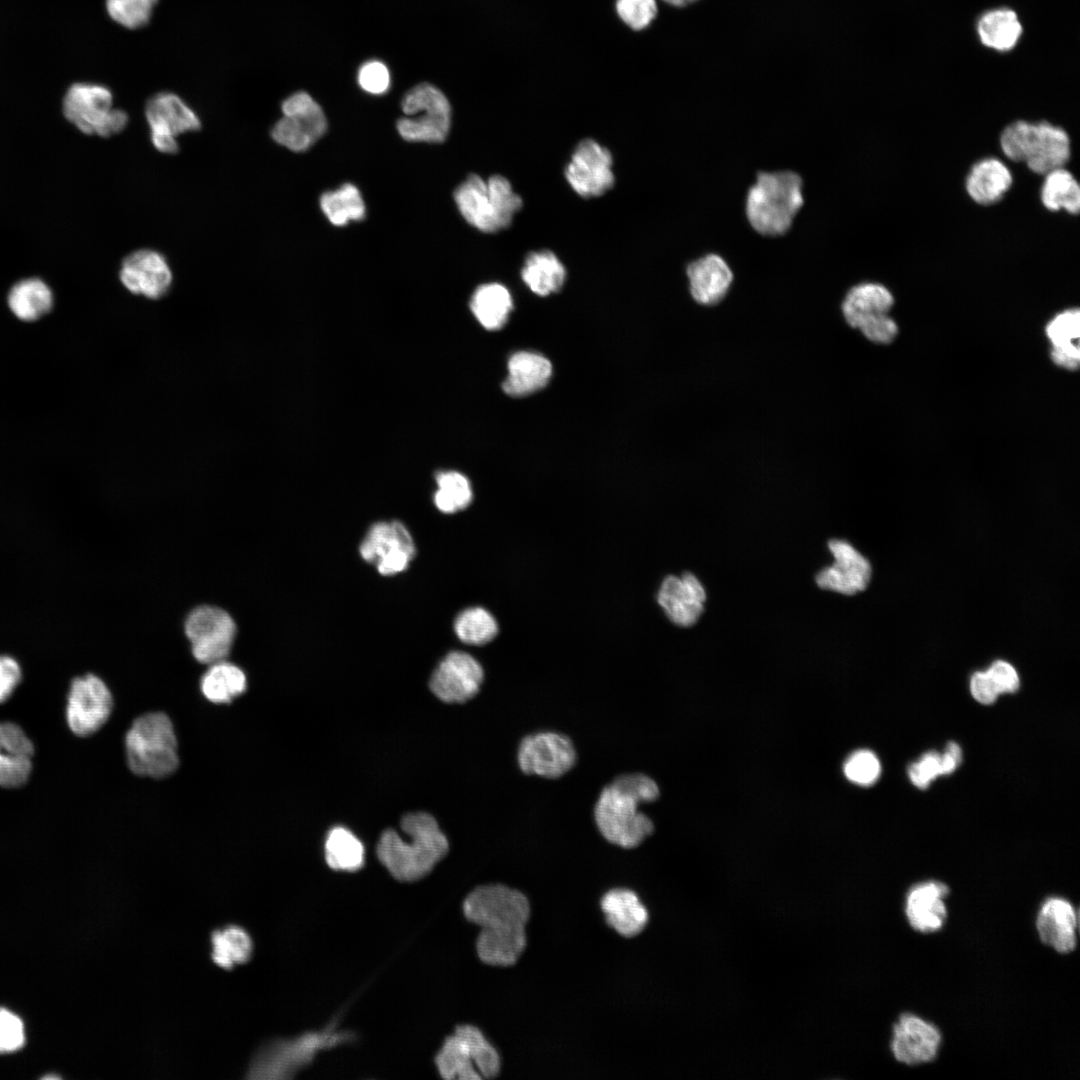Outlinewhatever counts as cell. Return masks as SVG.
I'll return each mask as SVG.
<instances>
[{
	"label": "cell",
	"instance_id": "obj_1",
	"mask_svg": "<svg viewBox=\"0 0 1080 1080\" xmlns=\"http://www.w3.org/2000/svg\"><path fill=\"white\" fill-rule=\"evenodd\" d=\"M465 917L481 931L479 958L493 966H511L526 947L525 925L530 906L520 891L501 884L477 887L464 900Z\"/></svg>",
	"mask_w": 1080,
	"mask_h": 1080
},
{
	"label": "cell",
	"instance_id": "obj_2",
	"mask_svg": "<svg viewBox=\"0 0 1080 1080\" xmlns=\"http://www.w3.org/2000/svg\"><path fill=\"white\" fill-rule=\"evenodd\" d=\"M657 783L642 773L617 776L599 794L594 821L600 834L621 848L638 847L654 832L653 821L640 810L641 804L658 799Z\"/></svg>",
	"mask_w": 1080,
	"mask_h": 1080
},
{
	"label": "cell",
	"instance_id": "obj_3",
	"mask_svg": "<svg viewBox=\"0 0 1080 1080\" xmlns=\"http://www.w3.org/2000/svg\"><path fill=\"white\" fill-rule=\"evenodd\" d=\"M400 827L407 839L394 829L385 830L376 846L377 857L395 879L416 881L446 855L449 843L436 819L426 812L405 814Z\"/></svg>",
	"mask_w": 1080,
	"mask_h": 1080
},
{
	"label": "cell",
	"instance_id": "obj_4",
	"mask_svg": "<svg viewBox=\"0 0 1080 1080\" xmlns=\"http://www.w3.org/2000/svg\"><path fill=\"white\" fill-rule=\"evenodd\" d=\"M802 188L801 177L793 171L760 172L745 201L751 227L764 236L785 234L803 205Z\"/></svg>",
	"mask_w": 1080,
	"mask_h": 1080
},
{
	"label": "cell",
	"instance_id": "obj_5",
	"mask_svg": "<svg viewBox=\"0 0 1080 1080\" xmlns=\"http://www.w3.org/2000/svg\"><path fill=\"white\" fill-rule=\"evenodd\" d=\"M1000 147L1008 159L1025 163L1038 175L1064 167L1071 155L1068 133L1047 121L1010 123L1001 132Z\"/></svg>",
	"mask_w": 1080,
	"mask_h": 1080
},
{
	"label": "cell",
	"instance_id": "obj_6",
	"mask_svg": "<svg viewBox=\"0 0 1080 1080\" xmlns=\"http://www.w3.org/2000/svg\"><path fill=\"white\" fill-rule=\"evenodd\" d=\"M127 763L139 776L160 779L178 767L177 739L170 718L162 712L138 717L125 736Z\"/></svg>",
	"mask_w": 1080,
	"mask_h": 1080
},
{
	"label": "cell",
	"instance_id": "obj_7",
	"mask_svg": "<svg viewBox=\"0 0 1080 1080\" xmlns=\"http://www.w3.org/2000/svg\"><path fill=\"white\" fill-rule=\"evenodd\" d=\"M454 198L463 218L485 233L508 227L522 207L521 197L501 175H493L487 181L469 175L455 190Z\"/></svg>",
	"mask_w": 1080,
	"mask_h": 1080
},
{
	"label": "cell",
	"instance_id": "obj_8",
	"mask_svg": "<svg viewBox=\"0 0 1080 1080\" xmlns=\"http://www.w3.org/2000/svg\"><path fill=\"white\" fill-rule=\"evenodd\" d=\"M440 1075L448 1080L494 1078L500 1072L498 1052L475 1026L460 1025L435 1058Z\"/></svg>",
	"mask_w": 1080,
	"mask_h": 1080
},
{
	"label": "cell",
	"instance_id": "obj_9",
	"mask_svg": "<svg viewBox=\"0 0 1080 1080\" xmlns=\"http://www.w3.org/2000/svg\"><path fill=\"white\" fill-rule=\"evenodd\" d=\"M346 1039L345 1034L325 1031L307 1033L287 1040L264 1044L253 1056L248 1067L250 1079H287L308 1064L317 1051Z\"/></svg>",
	"mask_w": 1080,
	"mask_h": 1080
},
{
	"label": "cell",
	"instance_id": "obj_10",
	"mask_svg": "<svg viewBox=\"0 0 1080 1080\" xmlns=\"http://www.w3.org/2000/svg\"><path fill=\"white\" fill-rule=\"evenodd\" d=\"M405 116L398 120L397 129L407 141L439 143L450 129L451 109L446 96L435 86L421 83L409 90L402 99Z\"/></svg>",
	"mask_w": 1080,
	"mask_h": 1080
},
{
	"label": "cell",
	"instance_id": "obj_11",
	"mask_svg": "<svg viewBox=\"0 0 1080 1080\" xmlns=\"http://www.w3.org/2000/svg\"><path fill=\"white\" fill-rule=\"evenodd\" d=\"M184 632L193 657L210 665L225 660L233 647L237 626L223 608L200 605L193 608L184 621Z\"/></svg>",
	"mask_w": 1080,
	"mask_h": 1080
},
{
	"label": "cell",
	"instance_id": "obj_12",
	"mask_svg": "<svg viewBox=\"0 0 1080 1080\" xmlns=\"http://www.w3.org/2000/svg\"><path fill=\"white\" fill-rule=\"evenodd\" d=\"M281 109L283 117L273 125L271 137L293 152L307 150L327 129L320 105L304 91L287 97Z\"/></svg>",
	"mask_w": 1080,
	"mask_h": 1080
},
{
	"label": "cell",
	"instance_id": "obj_13",
	"mask_svg": "<svg viewBox=\"0 0 1080 1080\" xmlns=\"http://www.w3.org/2000/svg\"><path fill=\"white\" fill-rule=\"evenodd\" d=\"M577 753L571 739L554 731H541L522 738L517 763L526 775L557 779L576 764Z\"/></svg>",
	"mask_w": 1080,
	"mask_h": 1080
},
{
	"label": "cell",
	"instance_id": "obj_14",
	"mask_svg": "<svg viewBox=\"0 0 1080 1080\" xmlns=\"http://www.w3.org/2000/svg\"><path fill=\"white\" fill-rule=\"evenodd\" d=\"M359 551L361 557L374 564L384 576L403 572L416 555L408 529L396 520L373 524L362 540Z\"/></svg>",
	"mask_w": 1080,
	"mask_h": 1080
},
{
	"label": "cell",
	"instance_id": "obj_15",
	"mask_svg": "<svg viewBox=\"0 0 1080 1080\" xmlns=\"http://www.w3.org/2000/svg\"><path fill=\"white\" fill-rule=\"evenodd\" d=\"M112 707V694L101 678L86 674L72 680L66 716L74 734L89 736L95 733L108 720Z\"/></svg>",
	"mask_w": 1080,
	"mask_h": 1080
},
{
	"label": "cell",
	"instance_id": "obj_16",
	"mask_svg": "<svg viewBox=\"0 0 1080 1080\" xmlns=\"http://www.w3.org/2000/svg\"><path fill=\"white\" fill-rule=\"evenodd\" d=\"M484 681L480 662L464 651L449 652L429 681L432 693L445 703H464L475 697Z\"/></svg>",
	"mask_w": 1080,
	"mask_h": 1080
},
{
	"label": "cell",
	"instance_id": "obj_17",
	"mask_svg": "<svg viewBox=\"0 0 1080 1080\" xmlns=\"http://www.w3.org/2000/svg\"><path fill=\"white\" fill-rule=\"evenodd\" d=\"M610 151L593 139L582 140L565 169L571 188L581 197H598L615 182Z\"/></svg>",
	"mask_w": 1080,
	"mask_h": 1080
},
{
	"label": "cell",
	"instance_id": "obj_18",
	"mask_svg": "<svg viewBox=\"0 0 1080 1080\" xmlns=\"http://www.w3.org/2000/svg\"><path fill=\"white\" fill-rule=\"evenodd\" d=\"M113 108L112 91L99 83L75 82L62 99L64 118L85 135L99 136Z\"/></svg>",
	"mask_w": 1080,
	"mask_h": 1080
},
{
	"label": "cell",
	"instance_id": "obj_19",
	"mask_svg": "<svg viewBox=\"0 0 1080 1080\" xmlns=\"http://www.w3.org/2000/svg\"><path fill=\"white\" fill-rule=\"evenodd\" d=\"M119 279L131 294L159 300L168 294L173 274L163 254L142 248L131 252L122 260Z\"/></svg>",
	"mask_w": 1080,
	"mask_h": 1080
},
{
	"label": "cell",
	"instance_id": "obj_20",
	"mask_svg": "<svg viewBox=\"0 0 1080 1080\" xmlns=\"http://www.w3.org/2000/svg\"><path fill=\"white\" fill-rule=\"evenodd\" d=\"M828 547L835 561L817 574V585L822 589L846 595L863 591L871 579L872 568L869 561L844 540L832 539L828 542Z\"/></svg>",
	"mask_w": 1080,
	"mask_h": 1080
},
{
	"label": "cell",
	"instance_id": "obj_21",
	"mask_svg": "<svg viewBox=\"0 0 1080 1080\" xmlns=\"http://www.w3.org/2000/svg\"><path fill=\"white\" fill-rule=\"evenodd\" d=\"M706 593L697 577L684 572L681 576H666L657 590L656 602L670 622L690 627L704 610Z\"/></svg>",
	"mask_w": 1080,
	"mask_h": 1080
},
{
	"label": "cell",
	"instance_id": "obj_22",
	"mask_svg": "<svg viewBox=\"0 0 1080 1080\" xmlns=\"http://www.w3.org/2000/svg\"><path fill=\"white\" fill-rule=\"evenodd\" d=\"M941 1041V1033L934 1024L904 1013L893 1027L891 1050L899 1062L918 1065L936 1057Z\"/></svg>",
	"mask_w": 1080,
	"mask_h": 1080
},
{
	"label": "cell",
	"instance_id": "obj_23",
	"mask_svg": "<svg viewBox=\"0 0 1080 1080\" xmlns=\"http://www.w3.org/2000/svg\"><path fill=\"white\" fill-rule=\"evenodd\" d=\"M144 114L150 136L177 138L181 134L201 128L200 118L195 111L172 92H159L151 96L145 104Z\"/></svg>",
	"mask_w": 1080,
	"mask_h": 1080
},
{
	"label": "cell",
	"instance_id": "obj_24",
	"mask_svg": "<svg viewBox=\"0 0 1080 1080\" xmlns=\"http://www.w3.org/2000/svg\"><path fill=\"white\" fill-rule=\"evenodd\" d=\"M693 300L704 306L719 304L728 294L734 275L726 260L709 253L690 262L686 269Z\"/></svg>",
	"mask_w": 1080,
	"mask_h": 1080
},
{
	"label": "cell",
	"instance_id": "obj_25",
	"mask_svg": "<svg viewBox=\"0 0 1080 1080\" xmlns=\"http://www.w3.org/2000/svg\"><path fill=\"white\" fill-rule=\"evenodd\" d=\"M949 893L940 881L921 882L910 888L906 896V916L915 930L932 933L942 928L947 917L945 898Z\"/></svg>",
	"mask_w": 1080,
	"mask_h": 1080
},
{
	"label": "cell",
	"instance_id": "obj_26",
	"mask_svg": "<svg viewBox=\"0 0 1080 1080\" xmlns=\"http://www.w3.org/2000/svg\"><path fill=\"white\" fill-rule=\"evenodd\" d=\"M1041 941L1059 953L1072 952L1077 944V913L1073 905L1061 897L1044 901L1036 918Z\"/></svg>",
	"mask_w": 1080,
	"mask_h": 1080
},
{
	"label": "cell",
	"instance_id": "obj_27",
	"mask_svg": "<svg viewBox=\"0 0 1080 1080\" xmlns=\"http://www.w3.org/2000/svg\"><path fill=\"white\" fill-rule=\"evenodd\" d=\"M33 752L32 742L18 725L0 723V786L16 788L26 783Z\"/></svg>",
	"mask_w": 1080,
	"mask_h": 1080
},
{
	"label": "cell",
	"instance_id": "obj_28",
	"mask_svg": "<svg viewBox=\"0 0 1080 1080\" xmlns=\"http://www.w3.org/2000/svg\"><path fill=\"white\" fill-rule=\"evenodd\" d=\"M600 904L607 924L621 936H636L647 925L648 911L638 895L630 889L609 890Z\"/></svg>",
	"mask_w": 1080,
	"mask_h": 1080
},
{
	"label": "cell",
	"instance_id": "obj_29",
	"mask_svg": "<svg viewBox=\"0 0 1080 1080\" xmlns=\"http://www.w3.org/2000/svg\"><path fill=\"white\" fill-rule=\"evenodd\" d=\"M1012 183V173L1007 165L998 158L988 157L970 168L965 188L974 202L988 206L1001 200Z\"/></svg>",
	"mask_w": 1080,
	"mask_h": 1080
},
{
	"label": "cell",
	"instance_id": "obj_30",
	"mask_svg": "<svg viewBox=\"0 0 1080 1080\" xmlns=\"http://www.w3.org/2000/svg\"><path fill=\"white\" fill-rule=\"evenodd\" d=\"M508 375L503 390L512 397H523L542 389L552 374V365L543 355L520 351L508 361Z\"/></svg>",
	"mask_w": 1080,
	"mask_h": 1080
},
{
	"label": "cell",
	"instance_id": "obj_31",
	"mask_svg": "<svg viewBox=\"0 0 1080 1080\" xmlns=\"http://www.w3.org/2000/svg\"><path fill=\"white\" fill-rule=\"evenodd\" d=\"M893 304V295L884 285L863 282L848 290L841 311L847 324L857 329L867 319L888 314Z\"/></svg>",
	"mask_w": 1080,
	"mask_h": 1080
},
{
	"label": "cell",
	"instance_id": "obj_32",
	"mask_svg": "<svg viewBox=\"0 0 1080 1080\" xmlns=\"http://www.w3.org/2000/svg\"><path fill=\"white\" fill-rule=\"evenodd\" d=\"M976 30L984 46L1005 52L1016 46L1023 27L1014 10L1001 7L983 13L977 20Z\"/></svg>",
	"mask_w": 1080,
	"mask_h": 1080
},
{
	"label": "cell",
	"instance_id": "obj_33",
	"mask_svg": "<svg viewBox=\"0 0 1080 1080\" xmlns=\"http://www.w3.org/2000/svg\"><path fill=\"white\" fill-rule=\"evenodd\" d=\"M208 666L201 677L200 688L210 702L227 704L246 691L247 676L238 665L225 659Z\"/></svg>",
	"mask_w": 1080,
	"mask_h": 1080
},
{
	"label": "cell",
	"instance_id": "obj_34",
	"mask_svg": "<svg viewBox=\"0 0 1080 1080\" xmlns=\"http://www.w3.org/2000/svg\"><path fill=\"white\" fill-rule=\"evenodd\" d=\"M521 277L533 293L547 296L561 289L566 279V270L552 251L540 250L527 255Z\"/></svg>",
	"mask_w": 1080,
	"mask_h": 1080
},
{
	"label": "cell",
	"instance_id": "obj_35",
	"mask_svg": "<svg viewBox=\"0 0 1080 1080\" xmlns=\"http://www.w3.org/2000/svg\"><path fill=\"white\" fill-rule=\"evenodd\" d=\"M12 313L24 321L37 320L53 307V292L40 278L30 277L16 282L8 293Z\"/></svg>",
	"mask_w": 1080,
	"mask_h": 1080
},
{
	"label": "cell",
	"instance_id": "obj_36",
	"mask_svg": "<svg viewBox=\"0 0 1080 1080\" xmlns=\"http://www.w3.org/2000/svg\"><path fill=\"white\" fill-rule=\"evenodd\" d=\"M470 307L484 328L497 330L506 323L513 308V301L505 286L499 283H487L475 290Z\"/></svg>",
	"mask_w": 1080,
	"mask_h": 1080
},
{
	"label": "cell",
	"instance_id": "obj_37",
	"mask_svg": "<svg viewBox=\"0 0 1080 1080\" xmlns=\"http://www.w3.org/2000/svg\"><path fill=\"white\" fill-rule=\"evenodd\" d=\"M1043 176L1040 198L1044 207L1053 212L1065 210L1069 214H1078L1080 186L1073 174L1060 167Z\"/></svg>",
	"mask_w": 1080,
	"mask_h": 1080
},
{
	"label": "cell",
	"instance_id": "obj_38",
	"mask_svg": "<svg viewBox=\"0 0 1080 1080\" xmlns=\"http://www.w3.org/2000/svg\"><path fill=\"white\" fill-rule=\"evenodd\" d=\"M325 860L336 871L355 872L364 865L362 842L347 828L337 826L329 831L325 845Z\"/></svg>",
	"mask_w": 1080,
	"mask_h": 1080
},
{
	"label": "cell",
	"instance_id": "obj_39",
	"mask_svg": "<svg viewBox=\"0 0 1080 1080\" xmlns=\"http://www.w3.org/2000/svg\"><path fill=\"white\" fill-rule=\"evenodd\" d=\"M212 959L220 967L233 968L249 960L253 942L248 932L235 925L217 929L211 936Z\"/></svg>",
	"mask_w": 1080,
	"mask_h": 1080
},
{
	"label": "cell",
	"instance_id": "obj_40",
	"mask_svg": "<svg viewBox=\"0 0 1080 1080\" xmlns=\"http://www.w3.org/2000/svg\"><path fill=\"white\" fill-rule=\"evenodd\" d=\"M454 631L461 642L483 646L498 636L499 624L489 610L475 606L464 609L456 616Z\"/></svg>",
	"mask_w": 1080,
	"mask_h": 1080
},
{
	"label": "cell",
	"instance_id": "obj_41",
	"mask_svg": "<svg viewBox=\"0 0 1080 1080\" xmlns=\"http://www.w3.org/2000/svg\"><path fill=\"white\" fill-rule=\"evenodd\" d=\"M320 206L328 220L336 226L358 221L365 216V204L356 186L350 183L322 194Z\"/></svg>",
	"mask_w": 1080,
	"mask_h": 1080
},
{
	"label": "cell",
	"instance_id": "obj_42",
	"mask_svg": "<svg viewBox=\"0 0 1080 1080\" xmlns=\"http://www.w3.org/2000/svg\"><path fill=\"white\" fill-rule=\"evenodd\" d=\"M436 482L438 489L434 494V503L441 512L457 513L465 510L472 503V486L462 473L440 472L436 476Z\"/></svg>",
	"mask_w": 1080,
	"mask_h": 1080
},
{
	"label": "cell",
	"instance_id": "obj_43",
	"mask_svg": "<svg viewBox=\"0 0 1080 1080\" xmlns=\"http://www.w3.org/2000/svg\"><path fill=\"white\" fill-rule=\"evenodd\" d=\"M158 0H105L109 17L126 29H139L150 21Z\"/></svg>",
	"mask_w": 1080,
	"mask_h": 1080
},
{
	"label": "cell",
	"instance_id": "obj_44",
	"mask_svg": "<svg viewBox=\"0 0 1080 1080\" xmlns=\"http://www.w3.org/2000/svg\"><path fill=\"white\" fill-rule=\"evenodd\" d=\"M844 774L846 778L858 785L868 786L877 781L881 772V765L877 756L869 750H857L845 761Z\"/></svg>",
	"mask_w": 1080,
	"mask_h": 1080
},
{
	"label": "cell",
	"instance_id": "obj_45",
	"mask_svg": "<svg viewBox=\"0 0 1080 1080\" xmlns=\"http://www.w3.org/2000/svg\"><path fill=\"white\" fill-rule=\"evenodd\" d=\"M615 10L619 19L631 30L646 29L656 18V0H616Z\"/></svg>",
	"mask_w": 1080,
	"mask_h": 1080
},
{
	"label": "cell",
	"instance_id": "obj_46",
	"mask_svg": "<svg viewBox=\"0 0 1080 1080\" xmlns=\"http://www.w3.org/2000/svg\"><path fill=\"white\" fill-rule=\"evenodd\" d=\"M1080 312L1077 308L1069 309L1056 315L1047 325L1046 333L1053 345L1078 343L1080 334Z\"/></svg>",
	"mask_w": 1080,
	"mask_h": 1080
},
{
	"label": "cell",
	"instance_id": "obj_47",
	"mask_svg": "<svg viewBox=\"0 0 1080 1080\" xmlns=\"http://www.w3.org/2000/svg\"><path fill=\"white\" fill-rule=\"evenodd\" d=\"M360 87L371 94H382L390 86V73L386 65L372 60L364 63L358 72Z\"/></svg>",
	"mask_w": 1080,
	"mask_h": 1080
},
{
	"label": "cell",
	"instance_id": "obj_48",
	"mask_svg": "<svg viewBox=\"0 0 1080 1080\" xmlns=\"http://www.w3.org/2000/svg\"><path fill=\"white\" fill-rule=\"evenodd\" d=\"M22 1021L6 1009H0V1052H12L24 1044Z\"/></svg>",
	"mask_w": 1080,
	"mask_h": 1080
},
{
	"label": "cell",
	"instance_id": "obj_49",
	"mask_svg": "<svg viewBox=\"0 0 1080 1080\" xmlns=\"http://www.w3.org/2000/svg\"><path fill=\"white\" fill-rule=\"evenodd\" d=\"M940 762L941 755L937 752L925 753L918 762L911 764L908 768L912 783L920 789L927 788L933 779L941 775Z\"/></svg>",
	"mask_w": 1080,
	"mask_h": 1080
},
{
	"label": "cell",
	"instance_id": "obj_50",
	"mask_svg": "<svg viewBox=\"0 0 1080 1080\" xmlns=\"http://www.w3.org/2000/svg\"><path fill=\"white\" fill-rule=\"evenodd\" d=\"M871 342L888 344L897 335V325L888 314L872 317L857 328Z\"/></svg>",
	"mask_w": 1080,
	"mask_h": 1080
},
{
	"label": "cell",
	"instance_id": "obj_51",
	"mask_svg": "<svg viewBox=\"0 0 1080 1080\" xmlns=\"http://www.w3.org/2000/svg\"><path fill=\"white\" fill-rule=\"evenodd\" d=\"M999 694L1014 693L1018 690L1020 679L1016 669L1008 662L997 660L986 670Z\"/></svg>",
	"mask_w": 1080,
	"mask_h": 1080
},
{
	"label": "cell",
	"instance_id": "obj_52",
	"mask_svg": "<svg viewBox=\"0 0 1080 1080\" xmlns=\"http://www.w3.org/2000/svg\"><path fill=\"white\" fill-rule=\"evenodd\" d=\"M18 662L11 656L0 655V703L6 701L21 680Z\"/></svg>",
	"mask_w": 1080,
	"mask_h": 1080
},
{
	"label": "cell",
	"instance_id": "obj_53",
	"mask_svg": "<svg viewBox=\"0 0 1080 1080\" xmlns=\"http://www.w3.org/2000/svg\"><path fill=\"white\" fill-rule=\"evenodd\" d=\"M970 691L973 698L984 705L994 703L999 695L995 684L986 671H978L972 675Z\"/></svg>",
	"mask_w": 1080,
	"mask_h": 1080
},
{
	"label": "cell",
	"instance_id": "obj_54",
	"mask_svg": "<svg viewBox=\"0 0 1080 1080\" xmlns=\"http://www.w3.org/2000/svg\"><path fill=\"white\" fill-rule=\"evenodd\" d=\"M1051 358L1053 362L1060 367L1070 370L1077 369L1080 361L1078 343L1053 345L1051 349Z\"/></svg>",
	"mask_w": 1080,
	"mask_h": 1080
},
{
	"label": "cell",
	"instance_id": "obj_55",
	"mask_svg": "<svg viewBox=\"0 0 1080 1080\" xmlns=\"http://www.w3.org/2000/svg\"><path fill=\"white\" fill-rule=\"evenodd\" d=\"M941 775H948L952 773L959 765L958 762L950 756L947 752L941 755Z\"/></svg>",
	"mask_w": 1080,
	"mask_h": 1080
},
{
	"label": "cell",
	"instance_id": "obj_56",
	"mask_svg": "<svg viewBox=\"0 0 1080 1080\" xmlns=\"http://www.w3.org/2000/svg\"><path fill=\"white\" fill-rule=\"evenodd\" d=\"M945 752H947L950 756H952L958 762V764H960L961 759H962V753H961V749H960V747H959V745L957 743L949 742L947 747H946Z\"/></svg>",
	"mask_w": 1080,
	"mask_h": 1080
},
{
	"label": "cell",
	"instance_id": "obj_57",
	"mask_svg": "<svg viewBox=\"0 0 1080 1080\" xmlns=\"http://www.w3.org/2000/svg\"><path fill=\"white\" fill-rule=\"evenodd\" d=\"M662 1H664L666 4H668L670 6L680 8V7L688 6V5L694 3V2H696L698 0H662Z\"/></svg>",
	"mask_w": 1080,
	"mask_h": 1080
}]
</instances>
